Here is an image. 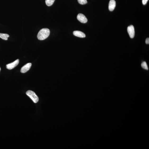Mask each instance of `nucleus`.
Here are the masks:
<instances>
[{"label": "nucleus", "mask_w": 149, "mask_h": 149, "mask_svg": "<svg viewBox=\"0 0 149 149\" xmlns=\"http://www.w3.org/2000/svg\"><path fill=\"white\" fill-rule=\"evenodd\" d=\"M50 33V30L48 28H42L38 33L37 36L38 39L41 41L46 39L49 36Z\"/></svg>", "instance_id": "nucleus-1"}, {"label": "nucleus", "mask_w": 149, "mask_h": 149, "mask_svg": "<svg viewBox=\"0 0 149 149\" xmlns=\"http://www.w3.org/2000/svg\"><path fill=\"white\" fill-rule=\"evenodd\" d=\"M26 94L35 103H37L39 100V98L34 92L28 90L27 91Z\"/></svg>", "instance_id": "nucleus-2"}, {"label": "nucleus", "mask_w": 149, "mask_h": 149, "mask_svg": "<svg viewBox=\"0 0 149 149\" xmlns=\"http://www.w3.org/2000/svg\"><path fill=\"white\" fill-rule=\"evenodd\" d=\"M127 31L130 37L131 38H133L135 36V31L134 27L133 25H130L128 27Z\"/></svg>", "instance_id": "nucleus-3"}, {"label": "nucleus", "mask_w": 149, "mask_h": 149, "mask_svg": "<svg viewBox=\"0 0 149 149\" xmlns=\"http://www.w3.org/2000/svg\"><path fill=\"white\" fill-rule=\"evenodd\" d=\"M19 59H18L13 63H9L6 65V68L8 69L11 70L19 64Z\"/></svg>", "instance_id": "nucleus-4"}, {"label": "nucleus", "mask_w": 149, "mask_h": 149, "mask_svg": "<svg viewBox=\"0 0 149 149\" xmlns=\"http://www.w3.org/2000/svg\"><path fill=\"white\" fill-rule=\"evenodd\" d=\"M77 19L80 22L85 23L88 21L87 19L84 15L82 14H79L77 16Z\"/></svg>", "instance_id": "nucleus-5"}, {"label": "nucleus", "mask_w": 149, "mask_h": 149, "mask_svg": "<svg viewBox=\"0 0 149 149\" xmlns=\"http://www.w3.org/2000/svg\"><path fill=\"white\" fill-rule=\"evenodd\" d=\"M32 66L31 63H28L24 65L21 68V73H24L27 72L31 68Z\"/></svg>", "instance_id": "nucleus-6"}, {"label": "nucleus", "mask_w": 149, "mask_h": 149, "mask_svg": "<svg viewBox=\"0 0 149 149\" xmlns=\"http://www.w3.org/2000/svg\"><path fill=\"white\" fill-rule=\"evenodd\" d=\"M116 2L115 0H110L109 3V9L110 11H113L114 10L116 6Z\"/></svg>", "instance_id": "nucleus-7"}, {"label": "nucleus", "mask_w": 149, "mask_h": 149, "mask_svg": "<svg viewBox=\"0 0 149 149\" xmlns=\"http://www.w3.org/2000/svg\"><path fill=\"white\" fill-rule=\"evenodd\" d=\"M73 33L75 36L80 38H85L86 35L84 33L79 31H75L73 32Z\"/></svg>", "instance_id": "nucleus-8"}, {"label": "nucleus", "mask_w": 149, "mask_h": 149, "mask_svg": "<svg viewBox=\"0 0 149 149\" xmlns=\"http://www.w3.org/2000/svg\"><path fill=\"white\" fill-rule=\"evenodd\" d=\"M9 35L7 34H5V33H0V38L3 40H7L8 38L9 37Z\"/></svg>", "instance_id": "nucleus-9"}, {"label": "nucleus", "mask_w": 149, "mask_h": 149, "mask_svg": "<svg viewBox=\"0 0 149 149\" xmlns=\"http://www.w3.org/2000/svg\"><path fill=\"white\" fill-rule=\"evenodd\" d=\"M55 0H45L46 5L48 6H51L53 5Z\"/></svg>", "instance_id": "nucleus-10"}, {"label": "nucleus", "mask_w": 149, "mask_h": 149, "mask_svg": "<svg viewBox=\"0 0 149 149\" xmlns=\"http://www.w3.org/2000/svg\"><path fill=\"white\" fill-rule=\"evenodd\" d=\"M141 66L142 68H144V69L146 70H148V65H147L146 62H143L142 63Z\"/></svg>", "instance_id": "nucleus-11"}, {"label": "nucleus", "mask_w": 149, "mask_h": 149, "mask_svg": "<svg viewBox=\"0 0 149 149\" xmlns=\"http://www.w3.org/2000/svg\"><path fill=\"white\" fill-rule=\"evenodd\" d=\"M79 3L81 5H85L87 3V0H78Z\"/></svg>", "instance_id": "nucleus-12"}, {"label": "nucleus", "mask_w": 149, "mask_h": 149, "mask_svg": "<svg viewBox=\"0 0 149 149\" xmlns=\"http://www.w3.org/2000/svg\"><path fill=\"white\" fill-rule=\"evenodd\" d=\"M148 0H142V3L143 5H145L146 4Z\"/></svg>", "instance_id": "nucleus-13"}, {"label": "nucleus", "mask_w": 149, "mask_h": 149, "mask_svg": "<svg viewBox=\"0 0 149 149\" xmlns=\"http://www.w3.org/2000/svg\"><path fill=\"white\" fill-rule=\"evenodd\" d=\"M145 43L146 44H149V38H147L145 41Z\"/></svg>", "instance_id": "nucleus-14"}, {"label": "nucleus", "mask_w": 149, "mask_h": 149, "mask_svg": "<svg viewBox=\"0 0 149 149\" xmlns=\"http://www.w3.org/2000/svg\"><path fill=\"white\" fill-rule=\"evenodd\" d=\"M0 70H1V68H0Z\"/></svg>", "instance_id": "nucleus-15"}]
</instances>
